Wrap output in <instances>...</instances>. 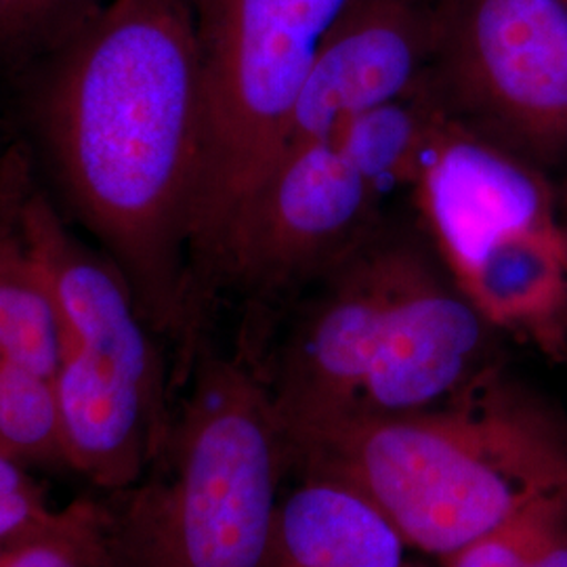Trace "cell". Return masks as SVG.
Listing matches in <instances>:
<instances>
[{
    "mask_svg": "<svg viewBox=\"0 0 567 567\" xmlns=\"http://www.w3.org/2000/svg\"><path fill=\"white\" fill-rule=\"evenodd\" d=\"M30 70V128L61 200L124 274L152 330L179 328L196 280L204 143L194 0H105Z\"/></svg>",
    "mask_w": 567,
    "mask_h": 567,
    "instance_id": "1",
    "label": "cell"
},
{
    "mask_svg": "<svg viewBox=\"0 0 567 567\" xmlns=\"http://www.w3.org/2000/svg\"><path fill=\"white\" fill-rule=\"evenodd\" d=\"M322 280L269 386L284 440L433 410L501 370L496 330L419 246L377 236Z\"/></svg>",
    "mask_w": 567,
    "mask_h": 567,
    "instance_id": "2",
    "label": "cell"
},
{
    "mask_svg": "<svg viewBox=\"0 0 567 567\" xmlns=\"http://www.w3.org/2000/svg\"><path fill=\"white\" fill-rule=\"evenodd\" d=\"M286 452L362 492L408 547L442 561L567 492V426L501 370L450 404L301 433Z\"/></svg>",
    "mask_w": 567,
    "mask_h": 567,
    "instance_id": "3",
    "label": "cell"
},
{
    "mask_svg": "<svg viewBox=\"0 0 567 567\" xmlns=\"http://www.w3.org/2000/svg\"><path fill=\"white\" fill-rule=\"evenodd\" d=\"M440 265L487 324L567 365V236L538 164L442 105L412 182Z\"/></svg>",
    "mask_w": 567,
    "mask_h": 567,
    "instance_id": "4",
    "label": "cell"
},
{
    "mask_svg": "<svg viewBox=\"0 0 567 567\" xmlns=\"http://www.w3.org/2000/svg\"><path fill=\"white\" fill-rule=\"evenodd\" d=\"M351 0H194L204 143L194 274L213 271L225 231L261 183L326 34Z\"/></svg>",
    "mask_w": 567,
    "mask_h": 567,
    "instance_id": "5",
    "label": "cell"
},
{
    "mask_svg": "<svg viewBox=\"0 0 567 567\" xmlns=\"http://www.w3.org/2000/svg\"><path fill=\"white\" fill-rule=\"evenodd\" d=\"M173 446L150 517L156 566H267L288 463L271 389L240 362L206 360Z\"/></svg>",
    "mask_w": 567,
    "mask_h": 567,
    "instance_id": "6",
    "label": "cell"
},
{
    "mask_svg": "<svg viewBox=\"0 0 567 567\" xmlns=\"http://www.w3.org/2000/svg\"><path fill=\"white\" fill-rule=\"evenodd\" d=\"M410 173L362 122L282 152L225 231L213 271L252 288L324 278L377 238Z\"/></svg>",
    "mask_w": 567,
    "mask_h": 567,
    "instance_id": "7",
    "label": "cell"
},
{
    "mask_svg": "<svg viewBox=\"0 0 567 567\" xmlns=\"http://www.w3.org/2000/svg\"><path fill=\"white\" fill-rule=\"evenodd\" d=\"M429 82L447 112L529 163L567 156V0H433Z\"/></svg>",
    "mask_w": 567,
    "mask_h": 567,
    "instance_id": "8",
    "label": "cell"
},
{
    "mask_svg": "<svg viewBox=\"0 0 567 567\" xmlns=\"http://www.w3.org/2000/svg\"><path fill=\"white\" fill-rule=\"evenodd\" d=\"M431 51L433 0H351L305 76L278 156L416 93Z\"/></svg>",
    "mask_w": 567,
    "mask_h": 567,
    "instance_id": "9",
    "label": "cell"
},
{
    "mask_svg": "<svg viewBox=\"0 0 567 567\" xmlns=\"http://www.w3.org/2000/svg\"><path fill=\"white\" fill-rule=\"evenodd\" d=\"M53 383L65 465L95 486H131L163 440L164 386L68 339Z\"/></svg>",
    "mask_w": 567,
    "mask_h": 567,
    "instance_id": "10",
    "label": "cell"
},
{
    "mask_svg": "<svg viewBox=\"0 0 567 567\" xmlns=\"http://www.w3.org/2000/svg\"><path fill=\"white\" fill-rule=\"evenodd\" d=\"M405 548L398 527L362 492L307 475L280 501L265 567H404Z\"/></svg>",
    "mask_w": 567,
    "mask_h": 567,
    "instance_id": "11",
    "label": "cell"
},
{
    "mask_svg": "<svg viewBox=\"0 0 567 567\" xmlns=\"http://www.w3.org/2000/svg\"><path fill=\"white\" fill-rule=\"evenodd\" d=\"M0 362L55 379L63 349L60 307L16 221L18 150L0 158Z\"/></svg>",
    "mask_w": 567,
    "mask_h": 567,
    "instance_id": "12",
    "label": "cell"
},
{
    "mask_svg": "<svg viewBox=\"0 0 567 567\" xmlns=\"http://www.w3.org/2000/svg\"><path fill=\"white\" fill-rule=\"evenodd\" d=\"M0 450L21 465H65L53 379L20 364L0 362Z\"/></svg>",
    "mask_w": 567,
    "mask_h": 567,
    "instance_id": "13",
    "label": "cell"
},
{
    "mask_svg": "<svg viewBox=\"0 0 567 567\" xmlns=\"http://www.w3.org/2000/svg\"><path fill=\"white\" fill-rule=\"evenodd\" d=\"M114 536L102 508L76 501L2 547L0 567H114Z\"/></svg>",
    "mask_w": 567,
    "mask_h": 567,
    "instance_id": "14",
    "label": "cell"
},
{
    "mask_svg": "<svg viewBox=\"0 0 567 567\" xmlns=\"http://www.w3.org/2000/svg\"><path fill=\"white\" fill-rule=\"evenodd\" d=\"M105 0H0V63L30 70L93 20Z\"/></svg>",
    "mask_w": 567,
    "mask_h": 567,
    "instance_id": "15",
    "label": "cell"
},
{
    "mask_svg": "<svg viewBox=\"0 0 567 567\" xmlns=\"http://www.w3.org/2000/svg\"><path fill=\"white\" fill-rule=\"evenodd\" d=\"M567 505V492L547 496L505 526L444 559L446 567H527L550 522Z\"/></svg>",
    "mask_w": 567,
    "mask_h": 567,
    "instance_id": "16",
    "label": "cell"
},
{
    "mask_svg": "<svg viewBox=\"0 0 567 567\" xmlns=\"http://www.w3.org/2000/svg\"><path fill=\"white\" fill-rule=\"evenodd\" d=\"M49 513L23 465L0 450V547L39 526Z\"/></svg>",
    "mask_w": 567,
    "mask_h": 567,
    "instance_id": "17",
    "label": "cell"
},
{
    "mask_svg": "<svg viewBox=\"0 0 567 567\" xmlns=\"http://www.w3.org/2000/svg\"><path fill=\"white\" fill-rule=\"evenodd\" d=\"M527 567H567V505L550 522Z\"/></svg>",
    "mask_w": 567,
    "mask_h": 567,
    "instance_id": "18",
    "label": "cell"
},
{
    "mask_svg": "<svg viewBox=\"0 0 567 567\" xmlns=\"http://www.w3.org/2000/svg\"><path fill=\"white\" fill-rule=\"evenodd\" d=\"M561 217H564V227H566V236H567V200H566V206H564V210H561Z\"/></svg>",
    "mask_w": 567,
    "mask_h": 567,
    "instance_id": "19",
    "label": "cell"
},
{
    "mask_svg": "<svg viewBox=\"0 0 567 567\" xmlns=\"http://www.w3.org/2000/svg\"><path fill=\"white\" fill-rule=\"evenodd\" d=\"M4 547V545H2ZM2 547H0V566H2Z\"/></svg>",
    "mask_w": 567,
    "mask_h": 567,
    "instance_id": "20",
    "label": "cell"
},
{
    "mask_svg": "<svg viewBox=\"0 0 567 567\" xmlns=\"http://www.w3.org/2000/svg\"><path fill=\"white\" fill-rule=\"evenodd\" d=\"M404 567H421V566H410V564H405Z\"/></svg>",
    "mask_w": 567,
    "mask_h": 567,
    "instance_id": "21",
    "label": "cell"
}]
</instances>
